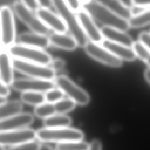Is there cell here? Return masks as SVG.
Wrapping results in <instances>:
<instances>
[{
	"instance_id": "34",
	"label": "cell",
	"mask_w": 150,
	"mask_h": 150,
	"mask_svg": "<svg viewBox=\"0 0 150 150\" xmlns=\"http://www.w3.org/2000/svg\"><path fill=\"white\" fill-rule=\"evenodd\" d=\"M10 94H11L10 87L5 84L0 79V96L6 98Z\"/></svg>"
},
{
	"instance_id": "18",
	"label": "cell",
	"mask_w": 150,
	"mask_h": 150,
	"mask_svg": "<svg viewBox=\"0 0 150 150\" xmlns=\"http://www.w3.org/2000/svg\"><path fill=\"white\" fill-rule=\"evenodd\" d=\"M101 44L121 60L131 62L134 60L137 57L131 47L114 43L105 39H104Z\"/></svg>"
},
{
	"instance_id": "27",
	"label": "cell",
	"mask_w": 150,
	"mask_h": 150,
	"mask_svg": "<svg viewBox=\"0 0 150 150\" xmlns=\"http://www.w3.org/2000/svg\"><path fill=\"white\" fill-rule=\"evenodd\" d=\"M53 104L56 114H64L74 108L76 103L71 99L67 98H62Z\"/></svg>"
},
{
	"instance_id": "15",
	"label": "cell",
	"mask_w": 150,
	"mask_h": 150,
	"mask_svg": "<svg viewBox=\"0 0 150 150\" xmlns=\"http://www.w3.org/2000/svg\"><path fill=\"white\" fill-rule=\"evenodd\" d=\"M13 58L8 50L0 51V79L8 86H11L14 77Z\"/></svg>"
},
{
	"instance_id": "46",
	"label": "cell",
	"mask_w": 150,
	"mask_h": 150,
	"mask_svg": "<svg viewBox=\"0 0 150 150\" xmlns=\"http://www.w3.org/2000/svg\"><path fill=\"white\" fill-rule=\"evenodd\" d=\"M0 150H6L4 146H2V145H0Z\"/></svg>"
},
{
	"instance_id": "10",
	"label": "cell",
	"mask_w": 150,
	"mask_h": 150,
	"mask_svg": "<svg viewBox=\"0 0 150 150\" xmlns=\"http://www.w3.org/2000/svg\"><path fill=\"white\" fill-rule=\"evenodd\" d=\"M84 47L89 56L104 64L113 67H120L122 66V60L100 44L90 41Z\"/></svg>"
},
{
	"instance_id": "26",
	"label": "cell",
	"mask_w": 150,
	"mask_h": 150,
	"mask_svg": "<svg viewBox=\"0 0 150 150\" xmlns=\"http://www.w3.org/2000/svg\"><path fill=\"white\" fill-rule=\"evenodd\" d=\"M88 144L83 141L57 143L56 150H88Z\"/></svg>"
},
{
	"instance_id": "30",
	"label": "cell",
	"mask_w": 150,
	"mask_h": 150,
	"mask_svg": "<svg viewBox=\"0 0 150 150\" xmlns=\"http://www.w3.org/2000/svg\"><path fill=\"white\" fill-rule=\"evenodd\" d=\"M40 142L36 139L10 146L6 150H39Z\"/></svg>"
},
{
	"instance_id": "14",
	"label": "cell",
	"mask_w": 150,
	"mask_h": 150,
	"mask_svg": "<svg viewBox=\"0 0 150 150\" xmlns=\"http://www.w3.org/2000/svg\"><path fill=\"white\" fill-rule=\"evenodd\" d=\"M35 12L37 16L49 29H52L56 33H63L67 30L62 18L49 9L39 7Z\"/></svg>"
},
{
	"instance_id": "29",
	"label": "cell",
	"mask_w": 150,
	"mask_h": 150,
	"mask_svg": "<svg viewBox=\"0 0 150 150\" xmlns=\"http://www.w3.org/2000/svg\"><path fill=\"white\" fill-rule=\"evenodd\" d=\"M131 47L133 49L136 56L138 57L144 62H145L148 57L150 55V52L139 41L134 42Z\"/></svg>"
},
{
	"instance_id": "42",
	"label": "cell",
	"mask_w": 150,
	"mask_h": 150,
	"mask_svg": "<svg viewBox=\"0 0 150 150\" xmlns=\"http://www.w3.org/2000/svg\"><path fill=\"white\" fill-rule=\"evenodd\" d=\"M144 76L146 80L150 84V68L146 69V70L144 72Z\"/></svg>"
},
{
	"instance_id": "45",
	"label": "cell",
	"mask_w": 150,
	"mask_h": 150,
	"mask_svg": "<svg viewBox=\"0 0 150 150\" xmlns=\"http://www.w3.org/2000/svg\"><path fill=\"white\" fill-rule=\"evenodd\" d=\"M80 2H83V4H84V3H86V2H88L90 1L91 0H80Z\"/></svg>"
},
{
	"instance_id": "3",
	"label": "cell",
	"mask_w": 150,
	"mask_h": 150,
	"mask_svg": "<svg viewBox=\"0 0 150 150\" xmlns=\"http://www.w3.org/2000/svg\"><path fill=\"white\" fill-rule=\"evenodd\" d=\"M36 139L41 142H64L82 141L84 133L77 129L69 127L42 128L36 131Z\"/></svg>"
},
{
	"instance_id": "44",
	"label": "cell",
	"mask_w": 150,
	"mask_h": 150,
	"mask_svg": "<svg viewBox=\"0 0 150 150\" xmlns=\"http://www.w3.org/2000/svg\"><path fill=\"white\" fill-rule=\"evenodd\" d=\"M6 100V97H2V96H0V104H1L2 103L5 101Z\"/></svg>"
},
{
	"instance_id": "32",
	"label": "cell",
	"mask_w": 150,
	"mask_h": 150,
	"mask_svg": "<svg viewBox=\"0 0 150 150\" xmlns=\"http://www.w3.org/2000/svg\"><path fill=\"white\" fill-rule=\"evenodd\" d=\"M139 41L150 52V32H142L139 35Z\"/></svg>"
},
{
	"instance_id": "8",
	"label": "cell",
	"mask_w": 150,
	"mask_h": 150,
	"mask_svg": "<svg viewBox=\"0 0 150 150\" xmlns=\"http://www.w3.org/2000/svg\"><path fill=\"white\" fill-rule=\"evenodd\" d=\"M12 8L17 17L33 32L45 35L49 33V29L43 24L36 15L33 13V11L21 2H16L12 6Z\"/></svg>"
},
{
	"instance_id": "36",
	"label": "cell",
	"mask_w": 150,
	"mask_h": 150,
	"mask_svg": "<svg viewBox=\"0 0 150 150\" xmlns=\"http://www.w3.org/2000/svg\"><path fill=\"white\" fill-rule=\"evenodd\" d=\"M132 5L139 8H146L150 6V0H132Z\"/></svg>"
},
{
	"instance_id": "43",
	"label": "cell",
	"mask_w": 150,
	"mask_h": 150,
	"mask_svg": "<svg viewBox=\"0 0 150 150\" xmlns=\"http://www.w3.org/2000/svg\"><path fill=\"white\" fill-rule=\"evenodd\" d=\"M145 62L148 64V66L150 68V55L148 57V58L146 59V60L145 61Z\"/></svg>"
},
{
	"instance_id": "17",
	"label": "cell",
	"mask_w": 150,
	"mask_h": 150,
	"mask_svg": "<svg viewBox=\"0 0 150 150\" xmlns=\"http://www.w3.org/2000/svg\"><path fill=\"white\" fill-rule=\"evenodd\" d=\"M104 39L110 42L132 47L134 41L131 37L125 31L111 27L103 26L101 29Z\"/></svg>"
},
{
	"instance_id": "19",
	"label": "cell",
	"mask_w": 150,
	"mask_h": 150,
	"mask_svg": "<svg viewBox=\"0 0 150 150\" xmlns=\"http://www.w3.org/2000/svg\"><path fill=\"white\" fill-rule=\"evenodd\" d=\"M48 37L50 45L59 49L66 50H73L77 46L74 38L71 35L65 34V33L54 32Z\"/></svg>"
},
{
	"instance_id": "21",
	"label": "cell",
	"mask_w": 150,
	"mask_h": 150,
	"mask_svg": "<svg viewBox=\"0 0 150 150\" xmlns=\"http://www.w3.org/2000/svg\"><path fill=\"white\" fill-rule=\"evenodd\" d=\"M23 103L21 100H6L0 104V119L8 118L22 112Z\"/></svg>"
},
{
	"instance_id": "24",
	"label": "cell",
	"mask_w": 150,
	"mask_h": 150,
	"mask_svg": "<svg viewBox=\"0 0 150 150\" xmlns=\"http://www.w3.org/2000/svg\"><path fill=\"white\" fill-rule=\"evenodd\" d=\"M21 101L22 103L36 107L44 102V93L38 91H25L21 93Z\"/></svg>"
},
{
	"instance_id": "1",
	"label": "cell",
	"mask_w": 150,
	"mask_h": 150,
	"mask_svg": "<svg viewBox=\"0 0 150 150\" xmlns=\"http://www.w3.org/2000/svg\"><path fill=\"white\" fill-rule=\"evenodd\" d=\"M83 9L87 11L93 19L104 25L123 31L129 29L128 20L107 9L103 5L91 0L83 4Z\"/></svg>"
},
{
	"instance_id": "16",
	"label": "cell",
	"mask_w": 150,
	"mask_h": 150,
	"mask_svg": "<svg viewBox=\"0 0 150 150\" xmlns=\"http://www.w3.org/2000/svg\"><path fill=\"white\" fill-rule=\"evenodd\" d=\"M18 41L20 44L41 49H45L50 45L48 36L33 32L19 34Z\"/></svg>"
},
{
	"instance_id": "6",
	"label": "cell",
	"mask_w": 150,
	"mask_h": 150,
	"mask_svg": "<svg viewBox=\"0 0 150 150\" xmlns=\"http://www.w3.org/2000/svg\"><path fill=\"white\" fill-rule=\"evenodd\" d=\"M16 28L13 11L9 7L0 8V44L9 48L14 44Z\"/></svg>"
},
{
	"instance_id": "35",
	"label": "cell",
	"mask_w": 150,
	"mask_h": 150,
	"mask_svg": "<svg viewBox=\"0 0 150 150\" xmlns=\"http://www.w3.org/2000/svg\"><path fill=\"white\" fill-rule=\"evenodd\" d=\"M21 2L32 11H36L39 8L36 0H21Z\"/></svg>"
},
{
	"instance_id": "41",
	"label": "cell",
	"mask_w": 150,
	"mask_h": 150,
	"mask_svg": "<svg viewBox=\"0 0 150 150\" xmlns=\"http://www.w3.org/2000/svg\"><path fill=\"white\" fill-rule=\"evenodd\" d=\"M120 2H121L125 6L131 8L133 5H132V0H119Z\"/></svg>"
},
{
	"instance_id": "33",
	"label": "cell",
	"mask_w": 150,
	"mask_h": 150,
	"mask_svg": "<svg viewBox=\"0 0 150 150\" xmlns=\"http://www.w3.org/2000/svg\"><path fill=\"white\" fill-rule=\"evenodd\" d=\"M73 12H78L81 9V2L80 0H63Z\"/></svg>"
},
{
	"instance_id": "20",
	"label": "cell",
	"mask_w": 150,
	"mask_h": 150,
	"mask_svg": "<svg viewBox=\"0 0 150 150\" xmlns=\"http://www.w3.org/2000/svg\"><path fill=\"white\" fill-rule=\"evenodd\" d=\"M107 9L128 20L132 15L131 8L125 6L119 0H94Z\"/></svg>"
},
{
	"instance_id": "5",
	"label": "cell",
	"mask_w": 150,
	"mask_h": 150,
	"mask_svg": "<svg viewBox=\"0 0 150 150\" xmlns=\"http://www.w3.org/2000/svg\"><path fill=\"white\" fill-rule=\"evenodd\" d=\"M15 70L26 77L47 80H54L56 73L49 66L13 59Z\"/></svg>"
},
{
	"instance_id": "28",
	"label": "cell",
	"mask_w": 150,
	"mask_h": 150,
	"mask_svg": "<svg viewBox=\"0 0 150 150\" xmlns=\"http://www.w3.org/2000/svg\"><path fill=\"white\" fill-rule=\"evenodd\" d=\"M64 94L59 88L53 87L44 93L45 102L54 104L63 98Z\"/></svg>"
},
{
	"instance_id": "13",
	"label": "cell",
	"mask_w": 150,
	"mask_h": 150,
	"mask_svg": "<svg viewBox=\"0 0 150 150\" xmlns=\"http://www.w3.org/2000/svg\"><path fill=\"white\" fill-rule=\"evenodd\" d=\"M35 121L34 115L28 112L0 119V132L29 127Z\"/></svg>"
},
{
	"instance_id": "4",
	"label": "cell",
	"mask_w": 150,
	"mask_h": 150,
	"mask_svg": "<svg viewBox=\"0 0 150 150\" xmlns=\"http://www.w3.org/2000/svg\"><path fill=\"white\" fill-rule=\"evenodd\" d=\"M7 49L13 59L46 66H48L52 60V56L44 49L20 43H14Z\"/></svg>"
},
{
	"instance_id": "7",
	"label": "cell",
	"mask_w": 150,
	"mask_h": 150,
	"mask_svg": "<svg viewBox=\"0 0 150 150\" xmlns=\"http://www.w3.org/2000/svg\"><path fill=\"white\" fill-rule=\"evenodd\" d=\"M55 86L60 88L68 98L80 105H86L90 101L88 94L83 88L76 84L64 75L59 76L54 79Z\"/></svg>"
},
{
	"instance_id": "40",
	"label": "cell",
	"mask_w": 150,
	"mask_h": 150,
	"mask_svg": "<svg viewBox=\"0 0 150 150\" xmlns=\"http://www.w3.org/2000/svg\"><path fill=\"white\" fill-rule=\"evenodd\" d=\"M39 150H56L54 149L50 145L46 142H41L39 145Z\"/></svg>"
},
{
	"instance_id": "23",
	"label": "cell",
	"mask_w": 150,
	"mask_h": 150,
	"mask_svg": "<svg viewBox=\"0 0 150 150\" xmlns=\"http://www.w3.org/2000/svg\"><path fill=\"white\" fill-rule=\"evenodd\" d=\"M128 22L129 28H139L150 24V8L132 15Z\"/></svg>"
},
{
	"instance_id": "31",
	"label": "cell",
	"mask_w": 150,
	"mask_h": 150,
	"mask_svg": "<svg viewBox=\"0 0 150 150\" xmlns=\"http://www.w3.org/2000/svg\"><path fill=\"white\" fill-rule=\"evenodd\" d=\"M66 65L65 61L61 58L52 59L51 62L48 65L55 73L63 70Z\"/></svg>"
},
{
	"instance_id": "47",
	"label": "cell",
	"mask_w": 150,
	"mask_h": 150,
	"mask_svg": "<svg viewBox=\"0 0 150 150\" xmlns=\"http://www.w3.org/2000/svg\"><path fill=\"white\" fill-rule=\"evenodd\" d=\"M4 49V48H3V47H2V46H1V44H0V51H1V50H2V49Z\"/></svg>"
},
{
	"instance_id": "39",
	"label": "cell",
	"mask_w": 150,
	"mask_h": 150,
	"mask_svg": "<svg viewBox=\"0 0 150 150\" xmlns=\"http://www.w3.org/2000/svg\"><path fill=\"white\" fill-rule=\"evenodd\" d=\"M17 2V0H0V8L3 7H12Z\"/></svg>"
},
{
	"instance_id": "11",
	"label": "cell",
	"mask_w": 150,
	"mask_h": 150,
	"mask_svg": "<svg viewBox=\"0 0 150 150\" xmlns=\"http://www.w3.org/2000/svg\"><path fill=\"white\" fill-rule=\"evenodd\" d=\"M36 139V130L29 127L0 132V145L12 146Z\"/></svg>"
},
{
	"instance_id": "9",
	"label": "cell",
	"mask_w": 150,
	"mask_h": 150,
	"mask_svg": "<svg viewBox=\"0 0 150 150\" xmlns=\"http://www.w3.org/2000/svg\"><path fill=\"white\" fill-rule=\"evenodd\" d=\"M55 87L52 80H43L32 77L15 78L10 87L18 92L38 91L45 93Z\"/></svg>"
},
{
	"instance_id": "25",
	"label": "cell",
	"mask_w": 150,
	"mask_h": 150,
	"mask_svg": "<svg viewBox=\"0 0 150 150\" xmlns=\"http://www.w3.org/2000/svg\"><path fill=\"white\" fill-rule=\"evenodd\" d=\"M54 104L44 102L34 108L33 115L38 118L44 120L55 114Z\"/></svg>"
},
{
	"instance_id": "37",
	"label": "cell",
	"mask_w": 150,
	"mask_h": 150,
	"mask_svg": "<svg viewBox=\"0 0 150 150\" xmlns=\"http://www.w3.org/2000/svg\"><path fill=\"white\" fill-rule=\"evenodd\" d=\"M88 150H102V144L98 139L93 140L88 144Z\"/></svg>"
},
{
	"instance_id": "38",
	"label": "cell",
	"mask_w": 150,
	"mask_h": 150,
	"mask_svg": "<svg viewBox=\"0 0 150 150\" xmlns=\"http://www.w3.org/2000/svg\"><path fill=\"white\" fill-rule=\"evenodd\" d=\"M39 7L49 9L53 6L52 0H36Z\"/></svg>"
},
{
	"instance_id": "2",
	"label": "cell",
	"mask_w": 150,
	"mask_h": 150,
	"mask_svg": "<svg viewBox=\"0 0 150 150\" xmlns=\"http://www.w3.org/2000/svg\"><path fill=\"white\" fill-rule=\"evenodd\" d=\"M53 6L64 22L70 35L76 40L77 46L84 47L88 43L77 15L63 0H52Z\"/></svg>"
},
{
	"instance_id": "22",
	"label": "cell",
	"mask_w": 150,
	"mask_h": 150,
	"mask_svg": "<svg viewBox=\"0 0 150 150\" xmlns=\"http://www.w3.org/2000/svg\"><path fill=\"white\" fill-rule=\"evenodd\" d=\"M71 122L72 120L69 116L56 113L43 120V124L45 128L69 127Z\"/></svg>"
},
{
	"instance_id": "12",
	"label": "cell",
	"mask_w": 150,
	"mask_h": 150,
	"mask_svg": "<svg viewBox=\"0 0 150 150\" xmlns=\"http://www.w3.org/2000/svg\"><path fill=\"white\" fill-rule=\"evenodd\" d=\"M77 17L80 25L87 39L91 42L100 44L104 38L101 33V30L94 23L93 19L88 13L83 9H81L77 12Z\"/></svg>"
}]
</instances>
